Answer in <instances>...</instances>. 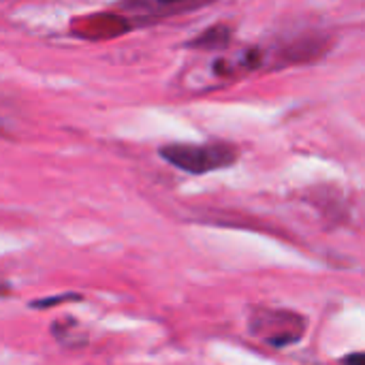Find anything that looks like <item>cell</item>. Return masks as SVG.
<instances>
[{
	"label": "cell",
	"instance_id": "cell-4",
	"mask_svg": "<svg viewBox=\"0 0 365 365\" xmlns=\"http://www.w3.org/2000/svg\"><path fill=\"white\" fill-rule=\"evenodd\" d=\"M231 41V28L225 24H216L207 30H203L197 38L188 41L190 49H222Z\"/></svg>",
	"mask_w": 365,
	"mask_h": 365
},
{
	"label": "cell",
	"instance_id": "cell-2",
	"mask_svg": "<svg viewBox=\"0 0 365 365\" xmlns=\"http://www.w3.org/2000/svg\"><path fill=\"white\" fill-rule=\"evenodd\" d=\"M306 327H308V321L299 312L282 310V308L257 306L250 310V317H248L250 334L276 349L299 342L304 338Z\"/></svg>",
	"mask_w": 365,
	"mask_h": 365
},
{
	"label": "cell",
	"instance_id": "cell-1",
	"mask_svg": "<svg viewBox=\"0 0 365 365\" xmlns=\"http://www.w3.org/2000/svg\"><path fill=\"white\" fill-rule=\"evenodd\" d=\"M160 158L180 171L192 175H205L233 167L237 163V150L229 143H169L158 150Z\"/></svg>",
	"mask_w": 365,
	"mask_h": 365
},
{
	"label": "cell",
	"instance_id": "cell-3",
	"mask_svg": "<svg viewBox=\"0 0 365 365\" xmlns=\"http://www.w3.org/2000/svg\"><path fill=\"white\" fill-rule=\"evenodd\" d=\"M323 53H327V51H325V43L321 36H306L284 49L287 62H310Z\"/></svg>",
	"mask_w": 365,
	"mask_h": 365
},
{
	"label": "cell",
	"instance_id": "cell-5",
	"mask_svg": "<svg viewBox=\"0 0 365 365\" xmlns=\"http://www.w3.org/2000/svg\"><path fill=\"white\" fill-rule=\"evenodd\" d=\"M342 365H365V353H355V355L344 357Z\"/></svg>",
	"mask_w": 365,
	"mask_h": 365
},
{
	"label": "cell",
	"instance_id": "cell-6",
	"mask_svg": "<svg viewBox=\"0 0 365 365\" xmlns=\"http://www.w3.org/2000/svg\"><path fill=\"white\" fill-rule=\"evenodd\" d=\"M156 2H160V4H173V2H182V0H156Z\"/></svg>",
	"mask_w": 365,
	"mask_h": 365
}]
</instances>
